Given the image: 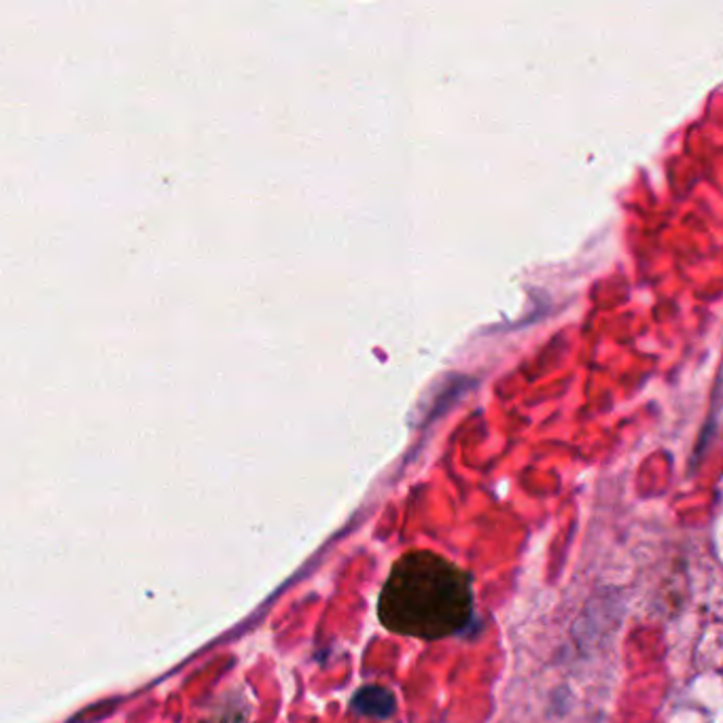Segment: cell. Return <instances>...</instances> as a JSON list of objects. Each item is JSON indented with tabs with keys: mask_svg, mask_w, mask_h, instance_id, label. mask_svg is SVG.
Instances as JSON below:
<instances>
[{
	"mask_svg": "<svg viewBox=\"0 0 723 723\" xmlns=\"http://www.w3.org/2000/svg\"><path fill=\"white\" fill-rule=\"evenodd\" d=\"M471 613L469 575L427 550L407 552L393 564L378 603V617L384 628L425 641L461 633Z\"/></svg>",
	"mask_w": 723,
	"mask_h": 723,
	"instance_id": "obj_1",
	"label": "cell"
},
{
	"mask_svg": "<svg viewBox=\"0 0 723 723\" xmlns=\"http://www.w3.org/2000/svg\"><path fill=\"white\" fill-rule=\"evenodd\" d=\"M353 707L357 713L367 715V718L389 720L395 713V698L389 689L369 685V687H363L362 691L355 696Z\"/></svg>",
	"mask_w": 723,
	"mask_h": 723,
	"instance_id": "obj_2",
	"label": "cell"
}]
</instances>
